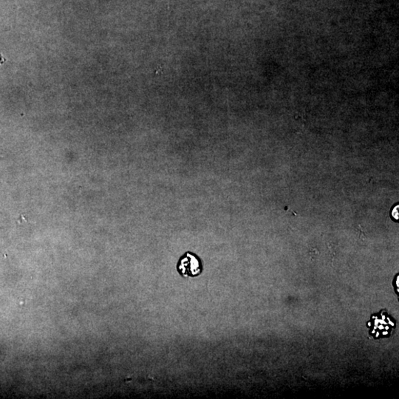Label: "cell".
<instances>
[{"label":"cell","mask_w":399,"mask_h":399,"mask_svg":"<svg viewBox=\"0 0 399 399\" xmlns=\"http://www.w3.org/2000/svg\"><path fill=\"white\" fill-rule=\"evenodd\" d=\"M177 269L184 277H194L202 272V263L197 256L187 252L181 256L177 263Z\"/></svg>","instance_id":"obj_1"},{"label":"cell","mask_w":399,"mask_h":399,"mask_svg":"<svg viewBox=\"0 0 399 399\" xmlns=\"http://www.w3.org/2000/svg\"><path fill=\"white\" fill-rule=\"evenodd\" d=\"M357 231H358V235L360 236V238H365V233H364L363 229H362V226H360V225H358V229H357Z\"/></svg>","instance_id":"obj_2"},{"label":"cell","mask_w":399,"mask_h":399,"mask_svg":"<svg viewBox=\"0 0 399 399\" xmlns=\"http://www.w3.org/2000/svg\"><path fill=\"white\" fill-rule=\"evenodd\" d=\"M392 216H393V217H395V218H398V206L394 208L393 212H392Z\"/></svg>","instance_id":"obj_3"}]
</instances>
